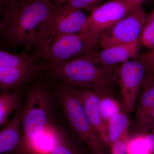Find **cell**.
<instances>
[{
    "mask_svg": "<svg viewBox=\"0 0 154 154\" xmlns=\"http://www.w3.org/2000/svg\"><path fill=\"white\" fill-rule=\"evenodd\" d=\"M58 6L48 0H12L2 8L0 46L28 52L48 38L47 23Z\"/></svg>",
    "mask_w": 154,
    "mask_h": 154,
    "instance_id": "obj_1",
    "label": "cell"
},
{
    "mask_svg": "<svg viewBox=\"0 0 154 154\" xmlns=\"http://www.w3.org/2000/svg\"><path fill=\"white\" fill-rule=\"evenodd\" d=\"M58 79L79 88L111 95L116 81L115 67L102 66L92 62L85 55L56 65H45Z\"/></svg>",
    "mask_w": 154,
    "mask_h": 154,
    "instance_id": "obj_2",
    "label": "cell"
},
{
    "mask_svg": "<svg viewBox=\"0 0 154 154\" xmlns=\"http://www.w3.org/2000/svg\"><path fill=\"white\" fill-rule=\"evenodd\" d=\"M99 40V36L80 33L58 34L42 42L33 55L36 60L43 58L49 64H58L91 52Z\"/></svg>",
    "mask_w": 154,
    "mask_h": 154,
    "instance_id": "obj_3",
    "label": "cell"
},
{
    "mask_svg": "<svg viewBox=\"0 0 154 154\" xmlns=\"http://www.w3.org/2000/svg\"><path fill=\"white\" fill-rule=\"evenodd\" d=\"M59 99L72 129L92 154H110L87 117L81 101L69 85L60 88Z\"/></svg>",
    "mask_w": 154,
    "mask_h": 154,
    "instance_id": "obj_4",
    "label": "cell"
},
{
    "mask_svg": "<svg viewBox=\"0 0 154 154\" xmlns=\"http://www.w3.org/2000/svg\"><path fill=\"white\" fill-rule=\"evenodd\" d=\"M154 72V48L121 64L115 71L126 112L133 110L140 89Z\"/></svg>",
    "mask_w": 154,
    "mask_h": 154,
    "instance_id": "obj_5",
    "label": "cell"
},
{
    "mask_svg": "<svg viewBox=\"0 0 154 154\" xmlns=\"http://www.w3.org/2000/svg\"><path fill=\"white\" fill-rule=\"evenodd\" d=\"M34 55L11 52L0 47V93L20 89L34 79L45 65L36 63Z\"/></svg>",
    "mask_w": 154,
    "mask_h": 154,
    "instance_id": "obj_6",
    "label": "cell"
},
{
    "mask_svg": "<svg viewBox=\"0 0 154 154\" xmlns=\"http://www.w3.org/2000/svg\"><path fill=\"white\" fill-rule=\"evenodd\" d=\"M47 93L37 86L31 89L21 108V128L25 154L33 140L51 124Z\"/></svg>",
    "mask_w": 154,
    "mask_h": 154,
    "instance_id": "obj_7",
    "label": "cell"
},
{
    "mask_svg": "<svg viewBox=\"0 0 154 154\" xmlns=\"http://www.w3.org/2000/svg\"><path fill=\"white\" fill-rule=\"evenodd\" d=\"M147 17L142 6L134 9L99 35L101 47L139 44Z\"/></svg>",
    "mask_w": 154,
    "mask_h": 154,
    "instance_id": "obj_8",
    "label": "cell"
},
{
    "mask_svg": "<svg viewBox=\"0 0 154 154\" xmlns=\"http://www.w3.org/2000/svg\"><path fill=\"white\" fill-rule=\"evenodd\" d=\"M139 7L125 0L107 2L92 10L80 33L85 36H99Z\"/></svg>",
    "mask_w": 154,
    "mask_h": 154,
    "instance_id": "obj_9",
    "label": "cell"
},
{
    "mask_svg": "<svg viewBox=\"0 0 154 154\" xmlns=\"http://www.w3.org/2000/svg\"><path fill=\"white\" fill-rule=\"evenodd\" d=\"M142 87V94L131 124V136L148 134L154 127V72Z\"/></svg>",
    "mask_w": 154,
    "mask_h": 154,
    "instance_id": "obj_10",
    "label": "cell"
},
{
    "mask_svg": "<svg viewBox=\"0 0 154 154\" xmlns=\"http://www.w3.org/2000/svg\"><path fill=\"white\" fill-rule=\"evenodd\" d=\"M88 16L82 11L66 12L63 11L61 5L57 6L47 23L48 38L58 34L80 33Z\"/></svg>",
    "mask_w": 154,
    "mask_h": 154,
    "instance_id": "obj_11",
    "label": "cell"
},
{
    "mask_svg": "<svg viewBox=\"0 0 154 154\" xmlns=\"http://www.w3.org/2000/svg\"><path fill=\"white\" fill-rule=\"evenodd\" d=\"M70 86L81 101L92 126L105 145L109 146L106 125L102 119L99 108L100 99L103 95L96 91Z\"/></svg>",
    "mask_w": 154,
    "mask_h": 154,
    "instance_id": "obj_12",
    "label": "cell"
},
{
    "mask_svg": "<svg viewBox=\"0 0 154 154\" xmlns=\"http://www.w3.org/2000/svg\"><path fill=\"white\" fill-rule=\"evenodd\" d=\"M139 44L118 45L102 48L84 55L92 62L102 66L115 67L138 56Z\"/></svg>",
    "mask_w": 154,
    "mask_h": 154,
    "instance_id": "obj_13",
    "label": "cell"
},
{
    "mask_svg": "<svg viewBox=\"0 0 154 154\" xmlns=\"http://www.w3.org/2000/svg\"><path fill=\"white\" fill-rule=\"evenodd\" d=\"M0 130V154H25L21 128V107Z\"/></svg>",
    "mask_w": 154,
    "mask_h": 154,
    "instance_id": "obj_14",
    "label": "cell"
},
{
    "mask_svg": "<svg viewBox=\"0 0 154 154\" xmlns=\"http://www.w3.org/2000/svg\"><path fill=\"white\" fill-rule=\"evenodd\" d=\"M130 122L124 112L120 111L113 116L106 123L109 146L121 140H126Z\"/></svg>",
    "mask_w": 154,
    "mask_h": 154,
    "instance_id": "obj_15",
    "label": "cell"
},
{
    "mask_svg": "<svg viewBox=\"0 0 154 154\" xmlns=\"http://www.w3.org/2000/svg\"><path fill=\"white\" fill-rule=\"evenodd\" d=\"M22 97L21 88L0 93V127L9 121V118L20 106Z\"/></svg>",
    "mask_w": 154,
    "mask_h": 154,
    "instance_id": "obj_16",
    "label": "cell"
},
{
    "mask_svg": "<svg viewBox=\"0 0 154 154\" xmlns=\"http://www.w3.org/2000/svg\"><path fill=\"white\" fill-rule=\"evenodd\" d=\"M99 108L101 116L106 125L113 116L121 111L119 103L110 95H102Z\"/></svg>",
    "mask_w": 154,
    "mask_h": 154,
    "instance_id": "obj_17",
    "label": "cell"
},
{
    "mask_svg": "<svg viewBox=\"0 0 154 154\" xmlns=\"http://www.w3.org/2000/svg\"><path fill=\"white\" fill-rule=\"evenodd\" d=\"M127 154H149L146 135L131 136L126 142Z\"/></svg>",
    "mask_w": 154,
    "mask_h": 154,
    "instance_id": "obj_18",
    "label": "cell"
},
{
    "mask_svg": "<svg viewBox=\"0 0 154 154\" xmlns=\"http://www.w3.org/2000/svg\"><path fill=\"white\" fill-rule=\"evenodd\" d=\"M48 154H79L59 131L54 138L52 149Z\"/></svg>",
    "mask_w": 154,
    "mask_h": 154,
    "instance_id": "obj_19",
    "label": "cell"
},
{
    "mask_svg": "<svg viewBox=\"0 0 154 154\" xmlns=\"http://www.w3.org/2000/svg\"><path fill=\"white\" fill-rule=\"evenodd\" d=\"M101 0H69L61 5L63 11L66 12L82 11V10L94 9Z\"/></svg>",
    "mask_w": 154,
    "mask_h": 154,
    "instance_id": "obj_20",
    "label": "cell"
},
{
    "mask_svg": "<svg viewBox=\"0 0 154 154\" xmlns=\"http://www.w3.org/2000/svg\"><path fill=\"white\" fill-rule=\"evenodd\" d=\"M140 41L146 47L154 48V15L152 14L148 16L145 24Z\"/></svg>",
    "mask_w": 154,
    "mask_h": 154,
    "instance_id": "obj_21",
    "label": "cell"
},
{
    "mask_svg": "<svg viewBox=\"0 0 154 154\" xmlns=\"http://www.w3.org/2000/svg\"><path fill=\"white\" fill-rule=\"evenodd\" d=\"M126 140L120 141L112 145L110 147L111 154H127Z\"/></svg>",
    "mask_w": 154,
    "mask_h": 154,
    "instance_id": "obj_22",
    "label": "cell"
},
{
    "mask_svg": "<svg viewBox=\"0 0 154 154\" xmlns=\"http://www.w3.org/2000/svg\"><path fill=\"white\" fill-rule=\"evenodd\" d=\"M127 2L134 3L138 6H142L143 3V2L145 0H125Z\"/></svg>",
    "mask_w": 154,
    "mask_h": 154,
    "instance_id": "obj_23",
    "label": "cell"
},
{
    "mask_svg": "<svg viewBox=\"0 0 154 154\" xmlns=\"http://www.w3.org/2000/svg\"><path fill=\"white\" fill-rule=\"evenodd\" d=\"M69 0H55L54 4L57 6L60 5L67 2Z\"/></svg>",
    "mask_w": 154,
    "mask_h": 154,
    "instance_id": "obj_24",
    "label": "cell"
},
{
    "mask_svg": "<svg viewBox=\"0 0 154 154\" xmlns=\"http://www.w3.org/2000/svg\"><path fill=\"white\" fill-rule=\"evenodd\" d=\"M10 1H12V0H0V8H2L3 7L5 4Z\"/></svg>",
    "mask_w": 154,
    "mask_h": 154,
    "instance_id": "obj_25",
    "label": "cell"
},
{
    "mask_svg": "<svg viewBox=\"0 0 154 154\" xmlns=\"http://www.w3.org/2000/svg\"><path fill=\"white\" fill-rule=\"evenodd\" d=\"M2 8H0V30H1V21H2ZM1 47V46H0Z\"/></svg>",
    "mask_w": 154,
    "mask_h": 154,
    "instance_id": "obj_26",
    "label": "cell"
},
{
    "mask_svg": "<svg viewBox=\"0 0 154 154\" xmlns=\"http://www.w3.org/2000/svg\"><path fill=\"white\" fill-rule=\"evenodd\" d=\"M48 1H49V2H51L54 3H55V0H48Z\"/></svg>",
    "mask_w": 154,
    "mask_h": 154,
    "instance_id": "obj_27",
    "label": "cell"
},
{
    "mask_svg": "<svg viewBox=\"0 0 154 154\" xmlns=\"http://www.w3.org/2000/svg\"><path fill=\"white\" fill-rule=\"evenodd\" d=\"M152 134H153L154 135V127L153 128H152Z\"/></svg>",
    "mask_w": 154,
    "mask_h": 154,
    "instance_id": "obj_28",
    "label": "cell"
},
{
    "mask_svg": "<svg viewBox=\"0 0 154 154\" xmlns=\"http://www.w3.org/2000/svg\"><path fill=\"white\" fill-rule=\"evenodd\" d=\"M151 14H153V15H154V9L153 11H152V12Z\"/></svg>",
    "mask_w": 154,
    "mask_h": 154,
    "instance_id": "obj_29",
    "label": "cell"
}]
</instances>
